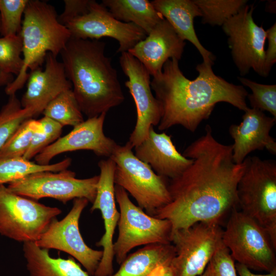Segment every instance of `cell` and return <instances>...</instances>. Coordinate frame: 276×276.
I'll return each mask as SVG.
<instances>
[{
  "label": "cell",
  "mask_w": 276,
  "mask_h": 276,
  "mask_svg": "<svg viewBox=\"0 0 276 276\" xmlns=\"http://www.w3.org/2000/svg\"><path fill=\"white\" fill-rule=\"evenodd\" d=\"M182 155L192 163L171 179L170 202L153 216L167 219L172 232L200 222H219L238 205L237 189L244 165L236 164L232 145L216 140L209 125L205 133L189 145Z\"/></svg>",
  "instance_id": "6da1fadb"
},
{
  "label": "cell",
  "mask_w": 276,
  "mask_h": 276,
  "mask_svg": "<svg viewBox=\"0 0 276 276\" xmlns=\"http://www.w3.org/2000/svg\"><path fill=\"white\" fill-rule=\"evenodd\" d=\"M212 65L203 62L197 64L198 75L190 80L180 70L178 60L170 59L164 64L162 72L153 77L151 87L162 109L159 130L179 125L193 132L210 117L219 102L229 103L244 111L248 108L246 89L215 75Z\"/></svg>",
  "instance_id": "7a4b0ae2"
},
{
  "label": "cell",
  "mask_w": 276,
  "mask_h": 276,
  "mask_svg": "<svg viewBox=\"0 0 276 276\" xmlns=\"http://www.w3.org/2000/svg\"><path fill=\"white\" fill-rule=\"evenodd\" d=\"M105 45L71 37L60 54L80 110L88 118L107 113L125 99L117 71L105 55Z\"/></svg>",
  "instance_id": "3957f363"
},
{
  "label": "cell",
  "mask_w": 276,
  "mask_h": 276,
  "mask_svg": "<svg viewBox=\"0 0 276 276\" xmlns=\"http://www.w3.org/2000/svg\"><path fill=\"white\" fill-rule=\"evenodd\" d=\"M20 33L22 43L23 65L19 74L6 86L10 96L27 82L29 70L40 68L48 53L57 57L71 37L67 28L58 20L54 7L39 0L28 1Z\"/></svg>",
  "instance_id": "277c9868"
},
{
  "label": "cell",
  "mask_w": 276,
  "mask_h": 276,
  "mask_svg": "<svg viewBox=\"0 0 276 276\" xmlns=\"http://www.w3.org/2000/svg\"><path fill=\"white\" fill-rule=\"evenodd\" d=\"M237 192L241 212L267 233L276 249V161L247 156Z\"/></svg>",
  "instance_id": "5b68a950"
},
{
  "label": "cell",
  "mask_w": 276,
  "mask_h": 276,
  "mask_svg": "<svg viewBox=\"0 0 276 276\" xmlns=\"http://www.w3.org/2000/svg\"><path fill=\"white\" fill-rule=\"evenodd\" d=\"M127 142L117 145L110 158L116 164L114 182L134 198L138 206L149 215L171 201L166 178L156 174L137 158Z\"/></svg>",
  "instance_id": "8992f818"
},
{
  "label": "cell",
  "mask_w": 276,
  "mask_h": 276,
  "mask_svg": "<svg viewBox=\"0 0 276 276\" xmlns=\"http://www.w3.org/2000/svg\"><path fill=\"white\" fill-rule=\"evenodd\" d=\"M114 191L120 218L119 235L113 244V252L119 264L137 246L171 243L172 225L169 220L147 214L131 201L127 192L122 187L115 185Z\"/></svg>",
  "instance_id": "52a82bcc"
},
{
  "label": "cell",
  "mask_w": 276,
  "mask_h": 276,
  "mask_svg": "<svg viewBox=\"0 0 276 276\" xmlns=\"http://www.w3.org/2000/svg\"><path fill=\"white\" fill-rule=\"evenodd\" d=\"M222 242L238 263L268 273L276 269L275 249L267 233L237 208L231 211Z\"/></svg>",
  "instance_id": "ba28073f"
},
{
  "label": "cell",
  "mask_w": 276,
  "mask_h": 276,
  "mask_svg": "<svg viewBox=\"0 0 276 276\" xmlns=\"http://www.w3.org/2000/svg\"><path fill=\"white\" fill-rule=\"evenodd\" d=\"M61 213L57 207L47 206L0 185V234L3 236L20 242H35Z\"/></svg>",
  "instance_id": "9c48e42d"
},
{
  "label": "cell",
  "mask_w": 276,
  "mask_h": 276,
  "mask_svg": "<svg viewBox=\"0 0 276 276\" xmlns=\"http://www.w3.org/2000/svg\"><path fill=\"white\" fill-rule=\"evenodd\" d=\"M219 222H200L171 233L175 256L171 262L175 276H198L222 242Z\"/></svg>",
  "instance_id": "30bf717a"
},
{
  "label": "cell",
  "mask_w": 276,
  "mask_h": 276,
  "mask_svg": "<svg viewBox=\"0 0 276 276\" xmlns=\"http://www.w3.org/2000/svg\"><path fill=\"white\" fill-rule=\"evenodd\" d=\"M99 178V175L77 178L76 173L67 169L57 172L43 171L10 182L7 188L16 194L35 200L49 197L65 204L76 198H85L93 203Z\"/></svg>",
  "instance_id": "8fae6325"
},
{
  "label": "cell",
  "mask_w": 276,
  "mask_h": 276,
  "mask_svg": "<svg viewBox=\"0 0 276 276\" xmlns=\"http://www.w3.org/2000/svg\"><path fill=\"white\" fill-rule=\"evenodd\" d=\"M254 5H246L223 25L228 36V44L234 63L243 76L251 69L262 77H267L265 43L266 32L252 17Z\"/></svg>",
  "instance_id": "7c38bea8"
},
{
  "label": "cell",
  "mask_w": 276,
  "mask_h": 276,
  "mask_svg": "<svg viewBox=\"0 0 276 276\" xmlns=\"http://www.w3.org/2000/svg\"><path fill=\"white\" fill-rule=\"evenodd\" d=\"M85 198L74 199L68 213L61 220H52L45 231L35 242L39 247L64 251L75 258L88 273L94 276L103 251L89 247L84 242L79 227L81 215L88 203Z\"/></svg>",
  "instance_id": "4fadbf2b"
},
{
  "label": "cell",
  "mask_w": 276,
  "mask_h": 276,
  "mask_svg": "<svg viewBox=\"0 0 276 276\" xmlns=\"http://www.w3.org/2000/svg\"><path fill=\"white\" fill-rule=\"evenodd\" d=\"M119 60L121 68L128 79L125 85L129 89L136 109V122L128 141L133 148L147 137L152 126H158L162 109L151 91V75L144 65L128 52L121 53Z\"/></svg>",
  "instance_id": "5bb4252c"
},
{
  "label": "cell",
  "mask_w": 276,
  "mask_h": 276,
  "mask_svg": "<svg viewBox=\"0 0 276 276\" xmlns=\"http://www.w3.org/2000/svg\"><path fill=\"white\" fill-rule=\"evenodd\" d=\"M65 26L73 37L90 40H99L103 37L115 39L119 43L117 53L128 52L147 36L135 24L117 20L106 7L94 0H90L87 13L75 18Z\"/></svg>",
  "instance_id": "9a60e30c"
},
{
  "label": "cell",
  "mask_w": 276,
  "mask_h": 276,
  "mask_svg": "<svg viewBox=\"0 0 276 276\" xmlns=\"http://www.w3.org/2000/svg\"><path fill=\"white\" fill-rule=\"evenodd\" d=\"M100 173L95 199L90 211L99 210L104 222V233L96 243L103 248V256L94 276H110L113 273V237L120 218L116 204L114 174L115 163L110 158L98 164Z\"/></svg>",
  "instance_id": "2e32d148"
},
{
  "label": "cell",
  "mask_w": 276,
  "mask_h": 276,
  "mask_svg": "<svg viewBox=\"0 0 276 276\" xmlns=\"http://www.w3.org/2000/svg\"><path fill=\"white\" fill-rule=\"evenodd\" d=\"M106 114L103 113L88 118L74 127L69 133L59 137L36 155L35 162L47 165L58 154L81 150H90L98 156L110 157L118 144L104 133Z\"/></svg>",
  "instance_id": "e0dca14e"
},
{
  "label": "cell",
  "mask_w": 276,
  "mask_h": 276,
  "mask_svg": "<svg viewBox=\"0 0 276 276\" xmlns=\"http://www.w3.org/2000/svg\"><path fill=\"white\" fill-rule=\"evenodd\" d=\"M244 112L242 121L238 125H231L228 129L234 141L232 144L234 162L242 164L247 155L255 150H266L276 154V141L270 135L276 118L255 108H248Z\"/></svg>",
  "instance_id": "ac0fdd59"
},
{
  "label": "cell",
  "mask_w": 276,
  "mask_h": 276,
  "mask_svg": "<svg viewBox=\"0 0 276 276\" xmlns=\"http://www.w3.org/2000/svg\"><path fill=\"white\" fill-rule=\"evenodd\" d=\"M185 45V41L165 18L145 39L128 52L138 59L153 77L162 72L163 65L168 60H180Z\"/></svg>",
  "instance_id": "d6986e66"
},
{
  "label": "cell",
  "mask_w": 276,
  "mask_h": 276,
  "mask_svg": "<svg viewBox=\"0 0 276 276\" xmlns=\"http://www.w3.org/2000/svg\"><path fill=\"white\" fill-rule=\"evenodd\" d=\"M27 81V89L20 101L21 105L24 108H35L40 113L58 95L72 89L62 63L51 53L45 57L44 69L31 71Z\"/></svg>",
  "instance_id": "ffe728a7"
},
{
  "label": "cell",
  "mask_w": 276,
  "mask_h": 276,
  "mask_svg": "<svg viewBox=\"0 0 276 276\" xmlns=\"http://www.w3.org/2000/svg\"><path fill=\"white\" fill-rule=\"evenodd\" d=\"M134 155L148 164L154 172L166 178L180 175L193 162L180 153L171 136L165 132L157 133L152 126L147 137L134 147Z\"/></svg>",
  "instance_id": "44dd1931"
},
{
  "label": "cell",
  "mask_w": 276,
  "mask_h": 276,
  "mask_svg": "<svg viewBox=\"0 0 276 276\" xmlns=\"http://www.w3.org/2000/svg\"><path fill=\"white\" fill-rule=\"evenodd\" d=\"M151 3L182 40L195 46L203 62L214 64V56L201 44L195 32L194 19L202 14L194 0H154Z\"/></svg>",
  "instance_id": "7402d4cb"
},
{
  "label": "cell",
  "mask_w": 276,
  "mask_h": 276,
  "mask_svg": "<svg viewBox=\"0 0 276 276\" xmlns=\"http://www.w3.org/2000/svg\"><path fill=\"white\" fill-rule=\"evenodd\" d=\"M22 250L30 276H91L73 258H54L35 242L24 243Z\"/></svg>",
  "instance_id": "603a6c76"
},
{
  "label": "cell",
  "mask_w": 276,
  "mask_h": 276,
  "mask_svg": "<svg viewBox=\"0 0 276 276\" xmlns=\"http://www.w3.org/2000/svg\"><path fill=\"white\" fill-rule=\"evenodd\" d=\"M175 256L171 243L145 245L127 255L119 270L110 276H148L159 266L170 264Z\"/></svg>",
  "instance_id": "cb8c5ba5"
},
{
  "label": "cell",
  "mask_w": 276,
  "mask_h": 276,
  "mask_svg": "<svg viewBox=\"0 0 276 276\" xmlns=\"http://www.w3.org/2000/svg\"><path fill=\"white\" fill-rule=\"evenodd\" d=\"M101 4L116 19L134 24L147 35L165 19L148 0H103Z\"/></svg>",
  "instance_id": "d4e9b609"
},
{
  "label": "cell",
  "mask_w": 276,
  "mask_h": 276,
  "mask_svg": "<svg viewBox=\"0 0 276 276\" xmlns=\"http://www.w3.org/2000/svg\"><path fill=\"white\" fill-rule=\"evenodd\" d=\"M71 162L72 159L67 157L56 164L41 165L23 157L0 158V185L9 183L36 172H57L67 169Z\"/></svg>",
  "instance_id": "484cf974"
},
{
  "label": "cell",
  "mask_w": 276,
  "mask_h": 276,
  "mask_svg": "<svg viewBox=\"0 0 276 276\" xmlns=\"http://www.w3.org/2000/svg\"><path fill=\"white\" fill-rule=\"evenodd\" d=\"M43 116L62 126L75 127L84 121L83 113L73 89L66 90L51 101L42 111Z\"/></svg>",
  "instance_id": "4316f807"
},
{
  "label": "cell",
  "mask_w": 276,
  "mask_h": 276,
  "mask_svg": "<svg viewBox=\"0 0 276 276\" xmlns=\"http://www.w3.org/2000/svg\"><path fill=\"white\" fill-rule=\"evenodd\" d=\"M39 114L35 108H22L15 94L9 96L0 110V149L24 121Z\"/></svg>",
  "instance_id": "83f0119b"
},
{
  "label": "cell",
  "mask_w": 276,
  "mask_h": 276,
  "mask_svg": "<svg viewBox=\"0 0 276 276\" xmlns=\"http://www.w3.org/2000/svg\"><path fill=\"white\" fill-rule=\"evenodd\" d=\"M202 14V22L221 26L247 5L246 0H194Z\"/></svg>",
  "instance_id": "f1b7e54d"
},
{
  "label": "cell",
  "mask_w": 276,
  "mask_h": 276,
  "mask_svg": "<svg viewBox=\"0 0 276 276\" xmlns=\"http://www.w3.org/2000/svg\"><path fill=\"white\" fill-rule=\"evenodd\" d=\"M39 125V120L30 118L24 121L0 149V158L23 157Z\"/></svg>",
  "instance_id": "f546056e"
},
{
  "label": "cell",
  "mask_w": 276,
  "mask_h": 276,
  "mask_svg": "<svg viewBox=\"0 0 276 276\" xmlns=\"http://www.w3.org/2000/svg\"><path fill=\"white\" fill-rule=\"evenodd\" d=\"M22 52L20 34L0 37V71L17 76L23 65Z\"/></svg>",
  "instance_id": "4dcf8cb0"
},
{
  "label": "cell",
  "mask_w": 276,
  "mask_h": 276,
  "mask_svg": "<svg viewBox=\"0 0 276 276\" xmlns=\"http://www.w3.org/2000/svg\"><path fill=\"white\" fill-rule=\"evenodd\" d=\"M238 78L252 91L247 97L251 108L267 111L276 118V85L260 84L241 77Z\"/></svg>",
  "instance_id": "1f68e13d"
},
{
  "label": "cell",
  "mask_w": 276,
  "mask_h": 276,
  "mask_svg": "<svg viewBox=\"0 0 276 276\" xmlns=\"http://www.w3.org/2000/svg\"><path fill=\"white\" fill-rule=\"evenodd\" d=\"M28 1L0 0V33L3 36L20 34L22 17Z\"/></svg>",
  "instance_id": "d6a6232c"
},
{
  "label": "cell",
  "mask_w": 276,
  "mask_h": 276,
  "mask_svg": "<svg viewBox=\"0 0 276 276\" xmlns=\"http://www.w3.org/2000/svg\"><path fill=\"white\" fill-rule=\"evenodd\" d=\"M39 120L40 125L34 133L30 147L23 157L31 160L46 147L59 138L62 126L53 120L43 116Z\"/></svg>",
  "instance_id": "836d02e7"
},
{
  "label": "cell",
  "mask_w": 276,
  "mask_h": 276,
  "mask_svg": "<svg viewBox=\"0 0 276 276\" xmlns=\"http://www.w3.org/2000/svg\"><path fill=\"white\" fill-rule=\"evenodd\" d=\"M235 261L221 242L203 272L198 276H237Z\"/></svg>",
  "instance_id": "e575fe53"
},
{
  "label": "cell",
  "mask_w": 276,
  "mask_h": 276,
  "mask_svg": "<svg viewBox=\"0 0 276 276\" xmlns=\"http://www.w3.org/2000/svg\"><path fill=\"white\" fill-rule=\"evenodd\" d=\"M64 11L58 16V20L65 26L70 21L88 12L90 0H64Z\"/></svg>",
  "instance_id": "d590c367"
},
{
  "label": "cell",
  "mask_w": 276,
  "mask_h": 276,
  "mask_svg": "<svg viewBox=\"0 0 276 276\" xmlns=\"http://www.w3.org/2000/svg\"><path fill=\"white\" fill-rule=\"evenodd\" d=\"M266 32L268 47L265 53V68L266 75L268 76L271 67L276 62V23Z\"/></svg>",
  "instance_id": "8d00e7d4"
},
{
  "label": "cell",
  "mask_w": 276,
  "mask_h": 276,
  "mask_svg": "<svg viewBox=\"0 0 276 276\" xmlns=\"http://www.w3.org/2000/svg\"><path fill=\"white\" fill-rule=\"evenodd\" d=\"M237 273L239 276H276V269L266 274H256L245 265L238 263L235 265Z\"/></svg>",
  "instance_id": "74e56055"
},
{
  "label": "cell",
  "mask_w": 276,
  "mask_h": 276,
  "mask_svg": "<svg viewBox=\"0 0 276 276\" xmlns=\"http://www.w3.org/2000/svg\"><path fill=\"white\" fill-rule=\"evenodd\" d=\"M170 264H167L156 267L148 276H175Z\"/></svg>",
  "instance_id": "f35d334b"
},
{
  "label": "cell",
  "mask_w": 276,
  "mask_h": 276,
  "mask_svg": "<svg viewBox=\"0 0 276 276\" xmlns=\"http://www.w3.org/2000/svg\"><path fill=\"white\" fill-rule=\"evenodd\" d=\"M14 79L13 75L0 71V86H7L13 81Z\"/></svg>",
  "instance_id": "ab89813d"
},
{
  "label": "cell",
  "mask_w": 276,
  "mask_h": 276,
  "mask_svg": "<svg viewBox=\"0 0 276 276\" xmlns=\"http://www.w3.org/2000/svg\"><path fill=\"white\" fill-rule=\"evenodd\" d=\"M1 18H0V33H1Z\"/></svg>",
  "instance_id": "60d3db41"
}]
</instances>
